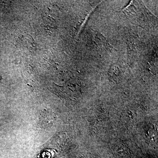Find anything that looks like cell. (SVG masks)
<instances>
[{
    "label": "cell",
    "instance_id": "6da1fadb",
    "mask_svg": "<svg viewBox=\"0 0 158 158\" xmlns=\"http://www.w3.org/2000/svg\"><path fill=\"white\" fill-rule=\"evenodd\" d=\"M114 154L118 157L121 158H131L132 154L128 148L124 144H116L113 148Z\"/></svg>",
    "mask_w": 158,
    "mask_h": 158
},
{
    "label": "cell",
    "instance_id": "277c9868",
    "mask_svg": "<svg viewBox=\"0 0 158 158\" xmlns=\"http://www.w3.org/2000/svg\"><path fill=\"white\" fill-rule=\"evenodd\" d=\"M3 80L2 77V73H1V71H0V85L2 83V81Z\"/></svg>",
    "mask_w": 158,
    "mask_h": 158
},
{
    "label": "cell",
    "instance_id": "3957f363",
    "mask_svg": "<svg viewBox=\"0 0 158 158\" xmlns=\"http://www.w3.org/2000/svg\"><path fill=\"white\" fill-rule=\"evenodd\" d=\"M124 116L127 118H126L131 120L135 118V114L130 110H127L124 112Z\"/></svg>",
    "mask_w": 158,
    "mask_h": 158
},
{
    "label": "cell",
    "instance_id": "7a4b0ae2",
    "mask_svg": "<svg viewBox=\"0 0 158 158\" xmlns=\"http://www.w3.org/2000/svg\"><path fill=\"white\" fill-rule=\"evenodd\" d=\"M19 43L23 47L31 50H33V49L36 47L34 39L28 34L22 35L20 37Z\"/></svg>",
    "mask_w": 158,
    "mask_h": 158
}]
</instances>
